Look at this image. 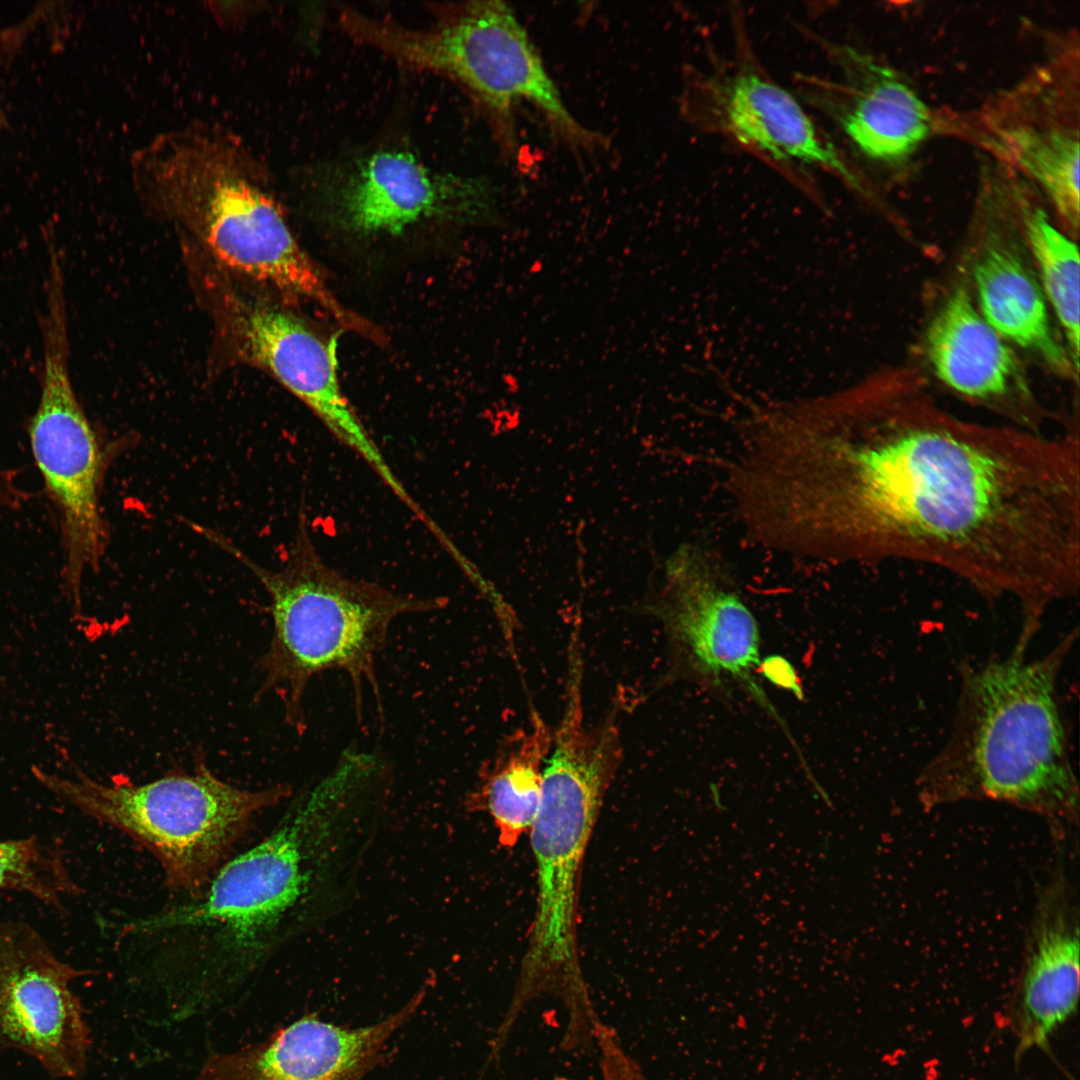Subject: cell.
Wrapping results in <instances>:
<instances>
[{
  "mask_svg": "<svg viewBox=\"0 0 1080 1080\" xmlns=\"http://www.w3.org/2000/svg\"><path fill=\"white\" fill-rule=\"evenodd\" d=\"M1027 179L1016 173L1015 193L1023 231L1039 271V283L1047 303L1062 328L1073 365L1079 367L1078 247L1050 220L1045 210L1031 200Z\"/></svg>",
  "mask_w": 1080,
  "mask_h": 1080,
  "instance_id": "7402d4cb",
  "label": "cell"
},
{
  "mask_svg": "<svg viewBox=\"0 0 1080 1080\" xmlns=\"http://www.w3.org/2000/svg\"><path fill=\"white\" fill-rule=\"evenodd\" d=\"M320 800L315 792L297 802L268 836L227 860L197 897L128 925L133 935L192 942L173 985L197 1011L223 1003L256 972L307 894L324 816Z\"/></svg>",
  "mask_w": 1080,
  "mask_h": 1080,
  "instance_id": "8992f818",
  "label": "cell"
},
{
  "mask_svg": "<svg viewBox=\"0 0 1080 1080\" xmlns=\"http://www.w3.org/2000/svg\"><path fill=\"white\" fill-rule=\"evenodd\" d=\"M552 742V729L533 711L528 727L509 737L481 777V803L498 829L500 843L506 847H512L529 832L536 818Z\"/></svg>",
  "mask_w": 1080,
  "mask_h": 1080,
  "instance_id": "44dd1931",
  "label": "cell"
},
{
  "mask_svg": "<svg viewBox=\"0 0 1080 1080\" xmlns=\"http://www.w3.org/2000/svg\"><path fill=\"white\" fill-rule=\"evenodd\" d=\"M130 167L139 196L225 268L289 297L319 288L320 272L295 240L266 168L240 138L208 125L172 130L136 150Z\"/></svg>",
  "mask_w": 1080,
  "mask_h": 1080,
  "instance_id": "3957f363",
  "label": "cell"
},
{
  "mask_svg": "<svg viewBox=\"0 0 1080 1080\" xmlns=\"http://www.w3.org/2000/svg\"><path fill=\"white\" fill-rule=\"evenodd\" d=\"M304 520L299 521L287 560L277 570L255 563L215 531L196 529L249 568L267 591L273 630L258 662L263 679L255 698L275 692L284 704L286 722L299 735L306 729L303 703L308 683L327 670L349 676L359 719L366 685L382 713L375 667L390 625L401 615L437 611L448 604L444 597L399 593L343 575L321 558Z\"/></svg>",
  "mask_w": 1080,
  "mask_h": 1080,
  "instance_id": "277c9868",
  "label": "cell"
},
{
  "mask_svg": "<svg viewBox=\"0 0 1080 1080\" xmlns=\"http://www.w3.org/2000/svg\"><path fill=\"white\" fill-rule=\"evenodd\" d=\"M982 142L1037 184L1064 224L1077 231L1079 197L1078 41L1054 49L980 113Z\"/></svg>",
  "mask_w": 1080,
  "mask_h": 1080,
  "instance_id": "8fae6325",
  "label": "cell"
},
{
  "mask_svg": "<svg viewBox=\"0 0 1080 1080\" xmlns=\"http://www.w3.org/2000/svg\"><path fill=\"white\" fill-rule=\"evenodd\" d=\"M316 184L332 222L357 235L399 234L428 221H481L495 211L493 192L481 179L435 172L400 148L323 168Z\"/></svg>",
  "mask_w": 1080,
  "mask_h": 1080,
  "instance_id": "4fadbf2b",
  "label": "cell"
},
{
  "mask_svg": "<svg viewBox=\"0 0 1080 1080\" xmlns=\"http://www.w3.org/2000/svg\"><path fill=\"white\" fill-rule=\"evenodd\" d=\"M593 1041L599 1054V1072L595 1080H646L610 1027L600 1022L595 1027Z\"/></svg>",
  "mask_w": 1080,
  "mask_h": 1080,
  "instance_id": "cb8c5ba5",
  "label": "cell"
},
{
  "mask_svg": "<svg viewBox=\"0 0 1080 1080\" xmlns=\"http://www.w3.org/2000/svg\"><path fill=\"white\" fill-rule=\"evenodd\" d=\"M836 75H799L802 97L866 159L896 166L936 130L933 112L893 67L849 45L821 39Z\"/></svg>",
  "mask_w": 1080,
  "mask_h": 1080,
  "instance_id": "2e32d148",
  "label": "cell"
},
{
  "mask_svg": "<svg viewBox=\"0 0 1080 1080\" xmlns=\"http://www.w3.org/2000/svg\"><path fill=\"white\" fill-rule=\"evenodd\" d=\"M2 121H3V116H2V111L0 109V127H1Z\"/></svg>",
  "mask_w": 1080,
  "mask_h": 1080,
  "instance_id": "4316f807",
  "label": "cell"
},
{
  "mask_svg": "<svg viewBox=\"0 0 1080 1080\" xmlns=\"http://www.w3.org/2000/svg\"><path fill=\"white\" fill-rule=\"evenodd\" d=\"M425 993L423 988L394 1014L360 1028L305 1015L262 1042L209 1055L196 1080H361Z\"/></svg>",
  "mask_w": 1080,
  "mask_h": 1080,
  "instance_id": "e0dca14e",
  "label": "cell"
},
{
  "mask_svg": "<svg viewBox=\"0 0 1080 1080\" xmlns=\"http://www.w3.org/2000/svg\"><path fill=\"white\" fill-rule=\"evenodd\" d=\"M926 352L937 378L954 393L1041 432V415L1014 352L983 318L966 289L952 291L932 319Z\"/></svg>",
  "mask_w": 1080,
  "mask_h": 1080,
  "instance_id": "ac0fdd59",
  "label": "cell"
},
{
  "mask_svg": "<svg viewBox=\"0 0 1080 1080\" xmlns=\"http://www.w3.org/2000/svg\"><path fill=\"white\" fill-rule=\"evenodd\" d=\"M91 973L62 960L32 925L0 921V1053L25 1054L52 1079H81L91 1032L71 985Z\"/></svg>",
  "mask_w": 1080,
  "mask_h": 1080,
  "instance_id": "5bb4252c",
  "label": "cell"
},
{
  "mask_svg": "<svg viewBox=\"0 0 1080 1080\" xmlns=\"http://www.w3.org/2000/svg\"><path fill=\"white\" fill-rule=\"evenodd\" d=\"M979 312L1007 342L1064 376L1076 370L1056 336L1040 283L1014 244L991 231L972 269Z\"/></svg>",
  "mask_w": 1080,
  "mask_h": 1080,
  "instance_id": "ffe728a7",
  "label": "cell"
},
{
  "mask_svg": "<svg viewBox=\"0 0 1080 1080\" xmlns=\"http://www.w3.org/2000/svg\"><path fill=\"white\" fill-rule=\"evenodd\" d=\"M37 781L81 814L109 825L146 848L159 862L167 886L200 895L255 816L290 794L287 785L242 789L214 775L203 759L194 772L173 770L156 780L97 781L32 768Z\"/></svg>",
  "mask_w": 1080,
  "mask_h": 1080,
  "instance_id": "52a82bcc",
  "label": "cell"
},
{
  "mask_svg": "<svg viewBox=\"0 0 1080 1080\" xmlns=\"http://www.w3.org/2000/svg\"><path fill=\"white\" fill-rule=\"evenodd\" d=\"M19 498V491L13 485L8 475L0 472V506L16 504Z\"/></svg>",
  "mask_w": 1080,
  "mask_h": 1080,
  "instance_id": "484cf974",
  "label": "cell"
},
{
  "mask_svg": "<svg viewBox=\"0 0 1080 1080\" xmlns=\"http://www.w3.org/2000/svg\"><path fill=\"white\" fill-rule=\"evenodd\" d=\"M0 891L33 896L43 904L64 910V899L79 895L63 852L52 843L31 835L0 839Z\"/></svg>",
  "mask_w": 1080,
  "mask_h": 1080,
  "instance_id": "603a6c76",
  "label": "cell"
},
{
  "mask_svg": "<svg viewBox=\"0 0 1080 1080\" xmlns=\"http://www.w3.org/2000/svg\"><path fill=\"white\" fill-rule=\"evenodd\" d=\"M423 60L430 72L461 86L496 123L511 122L516 105L536 107L568 142L599 144L566 107L513 9L497 0L451 3L428 32Z\"/></svg>",
  "mask_w": 1080,
  "mask_h": 1080,
  "instance_id": "9c48e42d",
  "label": "cell"
},
{
  "mask_svg": "<svg viewBox=\"0 0 1080 1080\" xmlns=\"http://www.w3.org/2000/svg\"><path fill=\"white\" fill-rule=\"evenodd\" d=\"M621 758L615 721L587 726L581 711L563 712L553 732L541 802L529 831L536 864V910L507 1010L512 1017L547 993L560 997L569 1021H581L594 1011L578 957L579 880L605 792Z\"/></svg>",
  "mask_w": 1080,
  "mask_h": 1080,
  "instance_id": "5b68a950",
  "label": "cell"
},
{
  "mask_svg": "<svg viewBox=\"0 0 1080 1080\" xmlns=\"http://www.w3.org/2000/svg\"><path fill=\"white\" fill-rule=\"evenodd\" d=\"M747 485L775 552L918 562L1023 621L1080 588V440L851 394L783 404L754 429Z\"/></svg>",
  "mask_w": 1080,
  "mask_h": 1080,
  "instance_id": "6da1fadb",
  "label": "cell"
},
{
  "mask_svg": "<svg viewBox=\"0 0 1080 1080\" xmlns=\"http://www.w3.org/2000/svg\"><path fill=\"white\" fill-rule=\"evenodd\" d=\"M663 584L659 615L697 673L713 683L735 678L779 719L752 676L757 621L720 557L704 544H682L665 562Z\"/></svg>",
  "mask_w": 1080,
  "mask_h": 1080,
  "instance_id": "9a60e30c",
  "label": "cell"
},
{
  "mask_svg": "<svg viewBox=\"0 0 1080 1080\" xmlns=\"http://www.w3.org/2000/svg\"><path fill=\"white\" fill-rule=\"evenodd\" d=\"M45 293L40 398L28 433L36 465L59 513L64 576L78 608L83 575L88 568H98L107 545L99 502L104 452L69 375L65 285L52 280Z\"/></svg>",
  "mask_w": 1080,
  "mask_h": 1080,
  "instance_id": "ba28073f",
  "label": "cell"
},
{
  "mask_svg": "<svg viewBox=\"0 0 1080 1080\" xmlns=\"http://www.w3.org/2000/svg\"><path fill=\"white\" fill-rule=\"evenodd\" d=\"M774 685L792 692L798 699H802L803 689L800 679L792 664L780 655L767 656L760 660L756 669Z\"/></svg>",
  "mask_w": 1080,
  "mask_h": 1080,
  "instance_id": "d4e9b609",
  "label": "cell"
},
{
  "mask_svg": "<svg viewBox=\"0 0 1080 1080\" xmlns=\"http://www.w3.org/2000/svg\"><path fill=\"white\" fill-rule=\"evenodd\" d=\"M1072 889L1057 878L1036 906L1020 983L1016 1055L1047 1049L1054 1032L1077 1010L1079 920Z\"/></svg>",
  "mask_w": 1080,
  "mask_h": 1080,
  "instance_id": "d6986e66",
  "label": "cell"
},
{
  "mask_svg": "<svg viewBox=\"0 0 1080 1080\" xmlns=\"http://www.w3.org/2000/svg\"><path fill=\"white\" fill-rule=\"evenodd\" d=\"M223 320L240 357L263 368L301 400L344 446L380 477L411 511L419 504L389 466L341 390L336 341L326 340L293 313L229 291Z\"/></svg>",
  "mask_w": 1080,
  "mask_h": 1080,
  "instance_id": "7c38bea8",
  "label": "cell"
},
{
  "mask_svg": "<svg viewBox=\"0 0 1080 1080\" xmlns=\"http://www.w3.org/2000/svg\"><path fill=\"white\" fill-rule=\"evenodd\" d=\"M688 116L793 179L818 170L867 195V185L800 102L759 64L744 40L734 57L696 73L686 91Z\"/></svg>",
  "mask_w": 1080,
  "mask_h": 1080,
  "instance_id": "30bf717a",
  "label": "cell"
},
{
  "mask_svg": "<svg viewBox=\"0 0 1080 1080\" xmlns=\"http://www.w3.org/2000/svg\"><path fill=\"white\" fill-rule=\"evenodd\" d=\"M1077 635L1032 658L1033 637L1019 633L1005 657L961 669L951 732L918 777L925 807L991 800L1077 822L1079 787L1059 690Z\"/></svg>",
  "mask_w": 1080,
  "mask_h": 1080,
  "instance_id": "7a4b0ae2",
  "label": "cell"
}]
</instances>
